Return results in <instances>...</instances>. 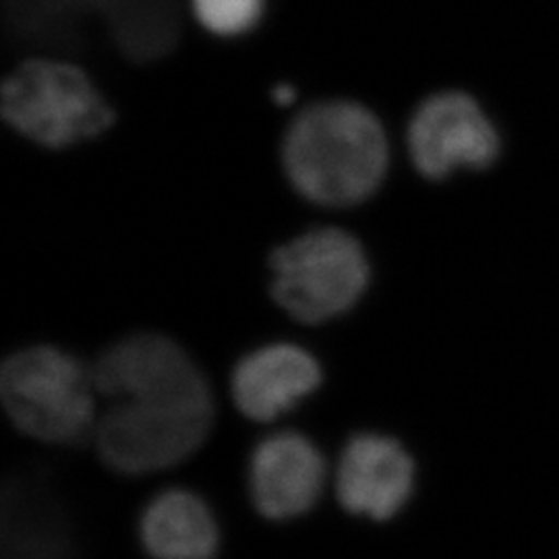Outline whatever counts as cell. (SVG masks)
Segmentation results:
<instances>
[{
    "label": "cell",
    "instance_id": "obj_1",
    "mask_svg": "<svg viewBox=\"0 0 559 559\" xmlns=\"http://www.w3.org/2000/svg\"><path fill=\"white\" fill-rule=\"evenodd\" d=\"M92 380L108 400L92 440L115 473L140 477L177 466L214 429L210 383L164 334L138 332L115 342L94 360Z\"/></svg>",
    "mask_w": 559,
    "mask_h": 559
},
{
    "label": "cell",
    "instance_id": "obj_2",
    "mask_svg": "<svg viewBox=\"0 0 559 559\" xmlns=\"http://www.w3.org/2000/svg\"><path fill=\"white\" fill-rule=\"evenodd\" d=\"M390 138L365 102L334 96L300 106L280 140V166L300 200L350 210L373 200L390 173Z\"/></svg>",
    "mask_w": 559,
    "mask_h": 559
},
{
    "label": "cell",
    "instance_id": "obj_3",
    "mask_svg": "<svg viewBox=\"0 0 559 559\" xmlns=\"http://www.w3.org/2000/svg\"><path fill=\"white\" fill-rule=\"evenodd\" d=\"M2 120L23 140L48 152L98 141L117 127V106L73 60L29 57L0 87Z\"/></svg>",
    "mask_w": 559,
    "mask_h": 559
},
{
    "label": "cell",
    "instance_id": "obj_4",
    "mask_svg": "<svg viewBox=\"0 0 559 559\" xmlns=\"http://www.w3.org/2000/svg\"><path fill=\"white\" fill-rule=\"evenodd\" d=\"M270 295L290 318L320 325L348 313L367 293L371 263L359 237L340 226L307 228L267 258Z\"/></svg>",
    "mask_w": 559,
    "mask_h": 559
},
{
    "label": "cell",
    "instance_id": "obj_5",
    "mask_svg": "<svg viewBox=\"0 0 559 559\" xmlns=\"http://www.w3.org/2000/svg\"><path fill=\"white\" fill-rule=\"evenodd\" d=\"M0 396L21 433L57 445L92 440L96 385L92 367L55 346H29L2 362Z\"/></svg>",
    "mask_w": 559,
    "mask_h": 559
},
{
    "label": "cell",
    "instance_id": "obj_6",
    "mask_svg": "<svg viewBox=\"0 0 559 559\" xmlns=\"http://www.w3.org/2000/svg\"><path fill=\"white\" fill-rule=\"evenodd\" d=\"M406 152L413 168L429 182L459 170H487L500 158L496 122L471 94L443 90L417 104L406 124Z\"/></svg>",
    "mask_w": 559,
    "mask_h": 559
},
{
    "label": "cell",
    "instance_id": "obj_7",
    "mask_svg": "<svg viewBox=\"0 0 559 559\" xmlns=\"http://www.w3.org/2000/svg\"><path fill=\"white\" fill-rule=\"evenodd\" d=\"M415 491V462L394 438L357 433L346 441L336 468L340 506L355 516L388 522Z\"/></svg>",
    "mask_w": 559,
    "mask_h": 559
},
{
    "label": "cell",
    "instance_id": "obj_8",
    "mask_svg": "<svg viewBox=\"0 0 559 559\" xmlns=\"http://www.w3.org/2000/svg\"><path fill=\"white\" fill-rule=\"evenodd\" d=\"M325 460L309 438L282 431L258 443L249 462V493L263 519L293 520L316 508Z\"/></svg>",
    "mask_w": 559,
    "mask_h": 559
},
{
    "label": "cell",
    "instance_id": "obj_9",
    "mask_svg": "<svg viewBox=\"0 0 559 559\" xmlns=\"http://www.w3.org/2000/svg\"><path fill=\"white\" fill-rule=\"evenodd\" d=\"M318 359L297 344H267L235 365L230 394L247 419L267 423L320 388Z\"/></svg>",
    "mask_w": 559,
    "mask_h": 559
},
{
    "label": "cell",
    "instance_id": "obj_10",
    "mask_svg": "<svg viewBox=\"0 0 559 559\" xmlns=\"http://www.w3.org/2000/svg\"><path fill=\"white\" fill-rule=\"evenodd\" d=\"M59 501L34 477L15 475L2 491V559H71Z\"/></svg>",
    "mask_w": 559,
    "mask_h": 559
},
{
    "label": "cell",
    "instance_id": "obj_11",
    "mask_svg": "<svg viewBox=\"0 0 559 559\" xmlns=\"http://www.w3.org/2000/svg\"><path fill=\"white\" fill-rule=\"evenodd\" d=\"M140 539L152 559H214L221 531L198 493L166 489L143 508Z\"/></svg>",
    "mask_w": 559,
    "mask_h": 559
},
{
    "label": "cell",
    "instance_id": "obj_12",
    "mask_svg": "<svg viewBox=\"0 0 559 559\" xmlns=\"http://www.w3.org/2000/svg\"><path fill=\"white\" fill-rule=\"evenodd\" d=\"M267 0H189L201 29L221 40L249 36L265 17Z\"/></svg>",
    "mask_w": 559,
    "mask_h": 559
}]
</instances>
